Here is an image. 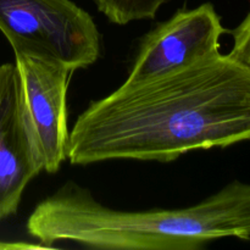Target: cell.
I'll list each match as a JSON object with an SVG mask.
<instances>
[{
  "label": "cell",
  "mask_w": 250,
  "mask_h": 250,
  "mask_svg": "<svg viewBox=\"0 0 250 250\" xmlns=\"http://www.w3.org/2000/svg\"><path fill=\"white\" fill-rule=\"evenodd\" d=\"M250 139V67L227 54L95 100L70 131L72 165L131 159L171 163Z\"/></svg>",
  "instance_id": "cell-1"
},
{
  "label": "cell",
  "mask_w": 250,
  "mask_h": 250,
  "mask_svg": "<svg viewBox=\"0 0 250 250\" xmlns=\"http://www.w3.org/2000/svg\"><path fill=\"white\" fill-rule=\"evenodd\" d=\"M27 231L45 246L73 242L117 250H197L226 237L249 241L250 185L234 181L182 209L127 211L105 207L68 181L34 208Z\"/></svg>",
  "instance_id": "cell-2"
},
{
  "label": "cell",
  "mask_w": 250,
  "mask_h": 250,
  "mask_svg": "<svg viewBox=\"0 0 250 250\" xmlns=\"http://www.w3.org/2000/svg\"><path fill=\"white\" fill-rule=\"evenodd\" d=\"M0 31L14 53L89 67L102 53L97 23L71 0H0Z\"/></svg>",
  "instance_id": "cell-3"
},
{
  "label": "cell",
  "mask_w": 250,
  "mask_h": 250,
  "mask_svg": "<svg viewBox=\"0 0 250 250\" xmlns=\"http://www.w3.org/2000/svg\"><path fill=\"white\" fill-rule=\"evenodd\" d=\"M210 2L181 9L144 36L125 84H136L189 67L220 53L226 33Z\"/></svg>",
  "instance_id": "cell-4"
},
{
  "label": "cell",
  "mask_w": 250,
  "mask_h": 250,
  "mask_svg": "<svg viewBox=\"0 0 250 250\" xmlns=\"http://www.w3.org/2000/svg\"><path fill=\"white\" fill-rule=\"evenodd\" d=\"M44 158L27 110L16 63L0 65V220L16 214Z\"/></svg>",
  "instance_id": "cell-5"
},
{
  "label": "cell",
  "mask_w": 250,
  "mask_h": 250,
  "mask_svg": "<svg viewBox=\"0 0 250 250\" xmlns=\"http://www.w3.org/2000/svg\"><path fill=\"white\" fill-rule=\"evenodd\" d=\"M24 100L44 158V170L56 173L67 159V89L71 73L62 63L15 53Z\"/></svg>",
  "instance_id": "cell-6"
},
{
  "label": "cell",
  "mask_w": 250,
  "mask_h": 250,
  "mask_svg": "<svg viewBox=\"0 0 250 250\" xmlns=\"http://www.w3.org/2000/svg\"><path fill=\"white\" fill-rule=\"evenodd\" d=\"M98 10L110 22L126 26L133 21L153 20L170 0H93Z\"/></svg>",
  "instance_id": "cell-7"
},
{
  "label": "cell",
  "mask_w": 250,
  "mask_h": 250,
  "mask_svg": "<svg viewBox=\"0 0 250 250\" xmlns=\"http://www.w3.org/2000/svg\"><path fill=\"white\" fill-rule=\"evenodd\" d=\"M233 46L231 55L250 67V11L243 21L232 31Z\"/></svg>",
  "instance_id": "cell-8"
}]
</instances>
